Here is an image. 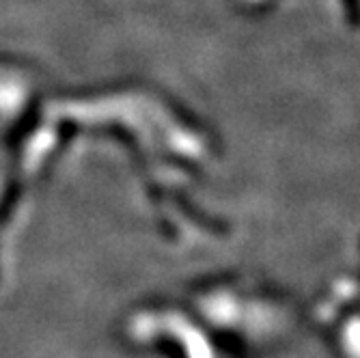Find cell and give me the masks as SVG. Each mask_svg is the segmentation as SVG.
<instances>
[{"mask_svg": "<svg viewBox=\"0 0 360 358\" xmlns=\"http://www.w3.org/2000/svg\"><path fill=\"white\" fill-rule=\"evenodd\" d=\"M179 205H181V210H184L196 224L203 226V229H207V231H212V234H216V236H224V234L231 231L224 220L214 218V216H205L201 210H196L190 201H186V199H181V197H179Z\"/></svg>", "mask_w": 360, "mask_h": 358, "instance_id": "cell-1", "label": "cell"}, {"mask_svg": "<svg viewBox=\"0 0 360 358\" xmlns=\"http://www.w3.org/2000/svg\"><path fill=\"white\" fill-rule=\"evenodd\" d=\"M345 9V20L352 28H360V0H341Z\"/></svg>", "mask_w": 360, "mask_h": 358, "instance_id": "cell-2", "label": "cell"}]
</instances>
